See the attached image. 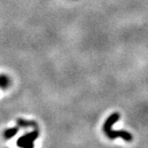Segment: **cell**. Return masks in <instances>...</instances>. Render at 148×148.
<instances>
[{
	"label": "cell",
	"mask_w": 148,
	"mask_h": 148,
	"mask_svg": "<svg viewBox=\"0 0 148 148\" xmlns=\"http://www.w3.org/2000/svg\"><path fill=\"white\" fill-rule=\"evenodd\" d=\"M18 124L23 127V128H29V127H32V126H35V123L33 121H25V120H22V119H19L18 120Z\"/></svg>",
	"instance_id": "4"
},
{
	"label": "cell",
	"mask_w": 148,
	"mask_h": 148,
	"mask_svg": "<svg viewBox=\"0 0 148 148\" xmlns=\"http://www.w3.org/2000/svg\"><path fill=\"white\" fill-rule=\"evenodd\" d=\"M18 132V129L17 128H13V129H9L6 130L4 133V136L5 138H11V137L14 136L15 134Z\"/></svg>",
	"instance_id": "3"
},
{
	"label": "cell",
	"mask_w": 148,
	"mask_h": 148,
	"mask_svg": "<svg viewBox=\"0 0 148 148\" xmlns=\"http://www.w3.org/2000/svg\"><path fill=\"white\" fill-rule=\"evenodd\" d=\"M38 131H33L31 133H29L28 135L21 137L17 142V145L19 146H23V147H32L33 142L38 137Z\"/></svg>",
	"instance_id": "1"
},
{
	"label": "cell",
	"mask_w": 148,
	"mask_h": 148,
	"mask_svg": "<svg viewBox=\"0 0 148 148\" xmlns=\"http://www.w3.org/2000/svg\"><path fill=\"white\" fill-rule=\"evenodd\" d=\"M105 134H106L110 138H115V137H122L123 139H125L126 141H130L132 140V136L127 131H115L112 130V129H103Z\"/></svg>",
	"instance_id": "2"
},
{
	"label": "cell",
	"mask_w": 148,
	"mask_h": 148,
	"mask_svg": "<svg viewBox=\"0 0 148 148\" xmlns=\"http://www.w3.org/2000/svg\"><path fill=\"white\" fill-rule=\"evenodd\" d=\"M9 84V79L5 75H0V88H6Z\"/></svg>",
	"instance_id": "5"
}]
</instances>
